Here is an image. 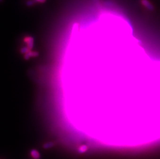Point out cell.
Masks as SVG:
<instances>
[{
  "label": "cell",
  "mask_w": 160,
  "mask_h": 159,
  "mask_svg": "<svg viewBox=\"0 0 160 159\" xmlns=\"http://www.w3.org/2000/svg\"><path fill=\"white\" fill-rule=\"evenodd\" d=\"M140 3L143 6L149 11H153L154 7L149 0H141Z\"/></svg>",
  "instance_id": "cell-1"
},
{
  "label": "cell",
  "mask_w": 160,
  "mask_h": 159,
  "mask_svg": "<svg viewBox=\"0 0 160 159\" xmlns=\"http://www.w3.org/2000/svg\"><path fill=\"white\" fill-rule=\"evenodd\" d=\"M30 154L32 157L34 159H37L39 158L40 157V154L38 151H37L35 149H33L31 151Z\"/></svg>",
  "instance_id": "cell-2"
},
{
  "label": "cell",
  "mask_w": 160,
  "mask_h": 159,
  "mask_svg": "<svg viewBox=\"0 0 160 159\" xmlns=\"http://www.w3.org/2000/svg\"><path fill=\"white\" fill-rule=\"evenodd\" d=\"M88 150V147L86 145H81V146H80L79 149H78V151L79 153H84L86 151H87Z\"/></svg>",
  "instance_id": "cell-3"
},
{
  "label": "cell",
  "mask_w": 160,
  "mask_h": 159,
  "mask_svg": "<svg viewBox=\"0 0 160 159\" xmlns=\"http://www.w3.org/2000/svg\"><path fill=\"white\" fill-rule=\"evenodd\" d=\"M53 145H54V144H53V143L52 142L47 143L43 145V147L45 148V149H48V148L53 147Z\"/></svg>",
  "instance_id": "cell-4"
},
{
  "label": "cell",
  "mask_w": 160,
  "mask_h": 159,
  "mask_svg": "<svg viewBox=\"0 0 160 159\" xmlns=\"http://www.w3.org/2000/svg\"><path fill=\"white\" fill-rule=\"evenodd\" d=\"M35 1H34V0H30V1H28L26 3V6H33V5L35 3Z\"/></svg>",
  "instance_id": "cell-5"
},
{
  "label": "cell",
  "mask_w": 160,
  "mask_h": 159,
  "mask_svg": "<svg viewBox=\"0 0 160 159\" xmlns=\"http://www.w3.org/2000/svg\"><path fill=\"white\" fill-rule=\"evenodd\" d=\"M35 2L39 3H43L46 2V0H34Z\"/></svg>",
  "instance_id": "cell-6"
}]
</instances>
